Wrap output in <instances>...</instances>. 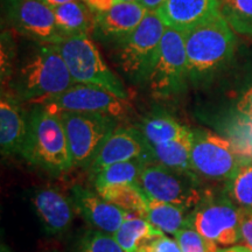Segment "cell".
I'll list each match as a JSON object with an SVG mask.
<instances>
[{
	"label": "cell",
	"mask_w": 252,
	"mask_h": 252,
	"mask_svg": "<svg viewBox=\"0 0 252 252\" xmlns=\"http://www.w3.org/2000/svg\"><path fill=\"white\" fill-rule=\"evenodd\" d=\"M146 165H149V162L141 159H134L106 167L93 175L94 191L98 193L116 186L138 184L141 172Z\"/></svg>",
	"instance_id": "obj_23"
},
{
	"label": "cell",
	"mask_w": 252,
	"mask_h": 252,
	"mask_svg": "<svg viewBox=\"0 0 252 252\" xmlns=\"http://www.w3.org/2000/svg\"><path fill=\"white\" fill-rule=\"evenodd\" d=\"M247 124H248V123H247ZM248 125H249V126H250V127L252 128V124H248Z\"/></svg>",
	"instance_id": "obj_38"
},
{
	"label": "cell",
	"mask_w": 252,
	"mask_h": 252,
	"mask_svg": "<svg viewBox=\"0 0 252 252\" xmlns=\"http://www.w3.org/2000/svg\"><path fill=\"white\" fill-rule=\"evenodd\" d=\"M74 167L89 168L104 141L118 127V119L102 113L58 112Z\"/></svg>",
	"instance_id": "obj_7"
},
{
	"label": "cell",
	"mask_w": 252,
	"mask_h": 252,
	"mask_svg": "<svg viewBox=\"0 0 252 252\" xmlns=\"http://www.w3.org/2000/svg\"><path fill=\"white\" fill-rule=\"evenodd\" d=\"M237 113L248 124H252V86H250L242 94L236 104Z\"/></svg>",
	"instance_id": "obj_31"
},
{
	"label": "cell",
	"mask_w": 252,
	"mask_h": 252,
	"mask_svg": "<svg viewBox=\"0 0 252 252\" xmlns=\"http://www.w3.org/2000/svg\"><path fill=\"white\" fill-rule=\"evenodd\" d=\"M187 74L185 34L166 28L147 83L154 96L168 97L180 93Z\"/></svg>",
	"instance_id": "obj_10"
},
{
	"label": "cell",
	"mask_w": 252,
	"mask_h": 252,
	"mask_svg": "<svg viewBox=\"0 0 252 252\" xmlns=\"http://www.w3.org/2000/svg\"><path fill=\"white\" fill-rule=\"evenodd\" d=\"M182 252H219L220 247L201 235L193 226L181 229L174 235Z\"/></svg>",
	"instance_id": "obj_29"
},
{
	"label": "cell",
	"mask_w": 252,
	"mask_h": 252,
	"mask_svg": "<svg viewBox=\"0 0 252 252\" xmlns=\"http://www.w3.org/2000/svg\"><path fill=\"white\" fill-rule=\"evenodd\" d=\"M241 243L252 249V214L243 212L241 223Z\"/></svg>",
	"instance_id": "obj_32"
},
{
	"label": "cell",
	"mask_w": 252,
	"mask_h": 252,
	"mask_svg": "<svg viewBox=\"0 0 252 252\" xmlns=\"http://www.w3.org/2000/svg\"><path fill=\"white\" fill-rule=\"evenodd\" d=\"M225 195L239 209L252 214V159L225 182Z\"/></svg>",
	"instance_id": "obj_26"
},
{
	"label": "cell",
	"mask_w": 252,
	"mask_h": 252,
	"mask_svg": "<svg viewBox=\"0 0 252 252\" xmlns=\"http://www.w3.org/2000/svg\"><path fill=\"white\" fill-rule=\"evenodd\" d=\"M242 216L243 210L226 195L220 197L208 195L191 212L190 226L220 248H228L241 243Z\"/></svg>",
	"instance_id": "obj_9"
},
{
	"label": "cell",
	"mask_w": 252,
	"mask_h": 252,
	"mask_svg": "<svg viewBox=\"0 0 252 252\" xmlns=\"http://www.w3.org/2000/svg\"><path fill=\"white\" fill-rule=\"evenodd\" d=\"M32 165L54 174L74 168L64 127L58 113L35 105L28 113V131L23 152Z\"/></svg>",
	"instance_id": "obj_2"
},
{
	"label": "cell",
	"mask_w": 252,
	"mask_h": 252,
	"mask_svg": "<svg viewBox=\"0 0 252 252\" xmlns=\"http://www.w3.org/2000/svg\"><path fill=\"white\" fill-rule=\"evenodd\" d=\"M166 28L157 12H149L139 26L117 43L118 64L130 80L147 81Z\"/></svg>",
	"instance_id": "obj_8"
},
{
	"label": "cell",
	"mask_w": 252,
	"mask_h": 252,
	"mask_svg": "<svg viewBox=\"0 0 252 252\" xmlns=\"http://www.w3.org/2000/svg\"><path fill=\"white\" fill-rule=\"evenodd\" d=\"M121 2H133V1H138V0H118Z\"/></svg>",
	"instance_id": "obj_37"
},
{
	"label": "cell",
	"mask_w": 252,
	"mask_h": 252,
	"mask_svg": "<svg viewBox=\"0 0 252 252\" xmlns=\"http://www.w3.org/2000/svg\"><path fill=\"white\" fill-rule=\"evenodd\" d=\"M163 235L145 217L131 213L113 237L125 252H143V249L154 238Z\"/></svg>",
	"instance_id": "obj_21"
},
{
	"label": "cell",
	"mask_w": 252,
	"mask_h": 252,
	"mask_svg": "<svg viewBox=\"0 0 252 252\" xmlns=\"http://www.w3.org/2000/svg\"><path fill=\"white\" fill-rule=\"evenodd\" d=\"M190 151L191 171L200 178L226 182L250 157L231 140L207 130H193Z\"/></svg>",
	"instance_id": "obj_5"
},
{
	"label": "cell",
	"mask_w": 252,
	"mask_h": 252,
	"mask_svg": "<svg viewBox=\"0 0 252 252\" xmlns=\"http://www.w3.org/2000/svg\"><path fill=\"white\" fill-rule=\"evenodd\" d=\"M98 194L110 203L116 204L127 212L138 214L143 217L146 212V193L138 184L116 186L100 190Z\"/></svg>",
	"instance_id": "obj_25"
},
{
	"label": "cell",
	"mask_w": 252,
	"mask_h": 252,
	"mask_svg": "<svg viewBox=\"0 0 252 252\" xmlns=\"http://www.w3.org/2000/svg\"><path fill=\"white\" fill-rule=\"evenodd\" d=\"M157 13L166 27L185 34L220 14V0H166Z\"/></svg>",
	"instance_id": "obj_16"
},
{
	"label": "cell",
	"mask_w": 252,
	"mask_h": 252,
	"mask_svg": "<svg viewBox=\"0 0 252 252\" xmlns=\"http://www.w3.org/2000/svg\"><path fill=\"white\" fill-rule=\"evenodd\" d=\"M56 47L75 84H91L117 94L121 98H128L124 83L109 68L89 36L65 37L56 43Z\"/></svg>",
	"instance_id": "obj_4"
},
{
	"label": "cell",
	"mask_w": 252,
	"mask_h": 252,
	"mask_svg": "<svg viewBox=\"0 0 252 252\" xmlns=\"http://www.w3.org/2000/svg\"><path fill=\"white\" fill-rule=\"evenodd\" d=\"M83 2L89 7L94 14L102 13V12L108 11L113 5H116L118 0H83Z\"/></svg>",
	"instance_id": "obj_33"
},
{
	"label": "cell",
	"mask_w": 252,
	"mask_h": 252,
	"mask_svg": "<svg viewBox=\"0 0 252 252\" xmlns=\"http://www.w3.org/2000/svg\"><path fill=\"white\" fill-rule=\"evenodd\" d=\"M193 135V130H190L184 137L152 146L156 162L175 171L193 172L190 166Z\"/></svg>",
	"instance_id": "obj_24"
},
{
	"label": "cell",
	"mask_w": 252,
	"mask_h": 252,
	"mask_svg": "<svg viewBox=\"0 0 252 252\" xmlns=\"http://www.w3.org/2000/svg\"><path fill=\"white\" fill-rule=\"evenodd\" d=\"M165 1L166 0H138V2L143 5L149 12H157Z\"/></svg>",
	"instance_id": "obj_34"
},
{
	"label": "cell",
	"mask_w": 252,
	"mask_h": 252,
	"mask_svg": "<svg viewBox=\"0 0 252 252\" xmlns=\"http://www.w3.org/2000/svg\"><path fill=\"white\" fill-rule=\"evenodd\" d=\"M43 1H45L46 4L49 6V7H52L53 9H54L55 7H58V6L64 5V4H67V2L74 1V0H43Z\"/></svg>",
	"instance_id": "obj_36"
},
{
	"label": "cell",
	"mask_w": 252,
	"mask_h": 252,
	"mask_svg": "<svg viewBox=\"0 0 252 252\" xmlns=\"http://www.w3.org/2000/svg\"><path fill=\"white\" fill-rule=\"evenodd\" d=\"M220 11L235 33L252 35V0H220Z\"/></svg>",
	"instance_id": "obj_27"
},
{
	"label": "cell",
	"mask_w": 252,
	"mask_h": 252,
	"mask_svg": "<svg viewBox=\"0 0 252 252\" xmlns=\"http://www.w3.org/2000/svg\"><path fill=\"white\" fill-rule=\"evenodd\" d=\"M134 159L156 162L152 146L138 127L118 126L100 146L88 171L94 175L113 163Z\"/></svg>",
	"instance_id": "obj_12"
},
{
	"label": "cell",
	"mask_w": 252,
	"mask_h": 252,
	"mask_svg": "<svg viewBox=\"0 0 252 252\" xmlns=\"http://www.w3.org/2000/svg\"><path fill=\"white\" fill-rule=\"evenodd\" d=\"M43 105L49 111L102 113L122 121L133 112L128 99L118 97L103 88L91 84H74L64 93L43 100Z\"/></svg>",
	"instance_id": "obj_11"
},
{
	"label": "cell",
	"mask_w": 252,
	"mask_h": 252,
	"mask_svg": "<svg viewBox=\"0 0 252 252\" xmlns=\"http://www.w3.org/2000/svg\"><path fill=\"white\" fill-rule=\"evenodd\" d=\"M75 84L54 43H39L15 75L13 90L19 99L39 105Z\"/></svg>",
	"instance_id": "obj_1"
},
{
	"label": "cell",
	"mask_w": 252,
	"mask_h": 252,
	"mask_svg": "<svg viewBox=\"0 0 252 252\" xmlns=\"http://www.w3.org/2000/svg\"><path fill=\"white\" fill-rule=\"evenodd\" d=\"M147 13L138 1L117 2L108 11L94 14V34L109 42L119 43L139 26Z\"/></svg>",
	"instance_id": "obj_18"
},
{
	"label": "cell",
	"mask_w": 252,
	"mask_h": 252,
	"mask_svg": "<svg viewBox=\"0 0 252 252\" xmlns=\"http://www.w3.org/2000/svg\"><path fill=\"white\" fill-rule=\"evenodd\" d=\"M32 203L47 234L60 236L70 228L75 216L71 198L55 188H40L32 195Z\"/></svg>",
	"instance_id": "obj_15"
},
{
	"label": "cell",
	"mask_w": 252,
	"mask_h": 252,
	"mask_svg": "<svg viewBox=\"0 0 252 252\" xmlns=\"http://www.w3.org/2000/svg\"><path fill=\"white\" fill-rule=\"evenodd\" d=\"M28 131V115L15 94L1 90L0 149L4 157L21 154Z\"/></svg>",
	"instance_id": "obj_17"
},
{
	"label": "cell",
	"mask_w": 252,
	"mask_h": 252,
	"mask_svg": "<svg viewBox=\"0 0 252 252\" xmlns=\"http://www.w3.org/2000/svg\"><path fill=\"white\" fill-rule=\"evenodd\" d=\"M143 252H182L175 238L168 237L163 234L159 237L152 239L143 249Z\"/></svg>",
	"instance_id": "obj_30"
},
{
	"label": "cell",
	"mask_w": 252,
	"mask_h": 252,
	"mask_svg": "<svg viewBox=\"0 0 252 252\" xmlns=\"http://www.w3.org/2000/svg\"><path fill=\"white\" fill-rule=\"evenodd\" d=\"M75 252H125L112 235L96 229L84 232L78 239Z\"/></svg>",
	"instance_id": "obj_28"
},
{
	"label": "cell",
	"mask_w": 252,
	"mask_h": 252,
	"mask_svg": "<svg viewBox=\"0 0 252 252\" xmlns=\"http://www.w3.org/2000/svg\"><path fill=\"white\" fill-rule=\"evenodd\" d=\"M188 80L209 78L230 61L236 46L235 32L222 14L185 33Z\"/></svg>",
	"instance_id": "obj_3"
},
{
	"label": "cell",
	"mask_w": 252,
	"mask_h": 252,
	"mask_svg": "<svg viewBox=\"0 0 252 252\" xmlns=\"http://www.w3.org/2000/svg\"><path fill=\"white\" fill-rule=\"evenodd\" d=\"M138 185L151 197L190 210L209 195L194 172L175 171L158 162L145 166Z\"/></svg>",
	"instance_id": "obj_6"
},
{
	"label": "cell",
	"mask_w": 252,
	"mask_h": 252,
	"mask_svg": "<svg viewBox=\"0 0 252 252\" xmlns=\"http://www.w3.org/2000/svg\"><path fill=\"white\" fill-rule=\"evenodd\" d=\"M219 252H252V249H250L244 244H239V245H232V247H228V248H220Z\"/></svg>",
	"instance_id": "obj_35"
},
{
	"label": "cell",
	"mask_w": 252,
	"mask_h": 252,
	"mask_svg": "<svg viewBox=\"0 0 252 252\" xmlns=\"http://www.w3.org/2000/svg\"><path fill=\"white\" fill-rule=\"evenodd\" d=\"M71 201L75 210L93 229L115 235L131 212L110 203L96 191L80 185L71 187Z\"/></svg>",
	"instance_id": "obj_14"
},
{
	"label": "cell",
	"mask_w": 252,
	"mask_h": 252,
	"mask_svg": "<svg viewBox=\"0 0 252 252\" xmlns=\"http://www.w3.org/2000/svg\"><path fill=\"white\" fill-rule=\"evenodd\" d=\"M56 25L60 33L65 37L90 36L94 34V13L83 0H74L54 8Z\"/></svg>",
	"instance_id": "obj_19"
},
{
	"label": "cell",
	"mask_w": 252,
	"mask_h": 252,
	"mask_svg": "<svg viewBox=\"0 0 252 252\" xmlns=\"http://www.w3.org/2000/svg\"><path fill=\"white\" fill-rule=\"evenodd\" d=\"M9 19L15 30L39 43L61 42L54 9L43 0H15L9 8Z\"/></svg>",
	"instance_id": "obj_13"
},
{
	"label": "cell",
	"mask_w": 252,
	"mask_h": 252,
	"mask_svg": "<svg viewBox=\"0 0 252 252\" xmlns=\"http://www.w3.org/2000/svg\"><path fill=\"white\" fill-rule=\"evenodd\" d=\"M146 212L144 217L150 223L161 230L163 234L174 236L181 229L190 226L193 210L163 201L157 200L146 194Z\"/></svg>",
	"instance_id": "obj_20"
},
{
	"label": "cell",
	"mask_w": 252,
	"mask_h": 252,
	"mask_svg": "<svg viewBox=\"0 0 252 252\" xmlns=\"http://www.w3.org/2000/svg\"><path fill=\"white\" fill-rule=\"evenodd\" d=\"M138 128L151 144V146L175 140L184 137L191 130L165 112L152 113L147 116L141 121Z\"/></svg>",
	"instance_id": "obj_22"
}]
</instances>
